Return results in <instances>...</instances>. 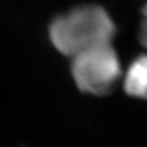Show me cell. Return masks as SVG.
Listing matches in <instances>:
<instances>
[{
    "label": "cell",
    "mask_w": 147,
    "mask_h": 147,
    "mask_svg": "<svg viewBox=\"0 0 147 147\" xmlns=\"http://www.w3.org/2000/svg\"><path fill=\"white\" fill-rule=\"evenodd\" d=\"M49 39L59 53L72 58L95 46L112 44L117 27L98 5H82L56 16L48 27Z\"/></svg>",
    "instance_id": "obj_1"
},
{
    "label": "cell",
    "mask_w": 147,
    "mask_h": 147,
    "mask_svg": "<svg viewBox=\"0 0 147 147\" xmlns=\"http://www.w3.org/2000/svg\"><path fill=\"white\" fill-rule=\"evenodd\" d=\"M71 74L78 88L87 94L105 96L116 88L122 69L112 44L86 49L71 58Z\"/></svg>",
    "instance_id": "obj_2"
},
{
    "label": "cell",
    "mask_w": 147,
    "mask_h": 147,
    "mask_svg": "<svg viewBox=\"0 0 147 147\" xmlns=\"http://www.w3.org/2000/svg\"><path fill=\"white\" fill-rule=\"evenodd\" d=\"M123 88L132 97L147 100V53L130 64L123 78Z\"/></svg>",
    "instance_id": "obj_3"
},
{
    "label": "cell",
    "mask_w": 147,
    "mask_h": 147,
    "mask_svg": "<svg viewBox=\"0 0 147 147\" xmlns=\"http://www.w3.org/2000/svg\"><path fill=\"white\" fill-rule=\"evenodd\" d=\"M138 40L147 49V3L142 8V20L138 28Z\"/></svg>",
    "instance_id": "obj_4"
}]
</instances>
